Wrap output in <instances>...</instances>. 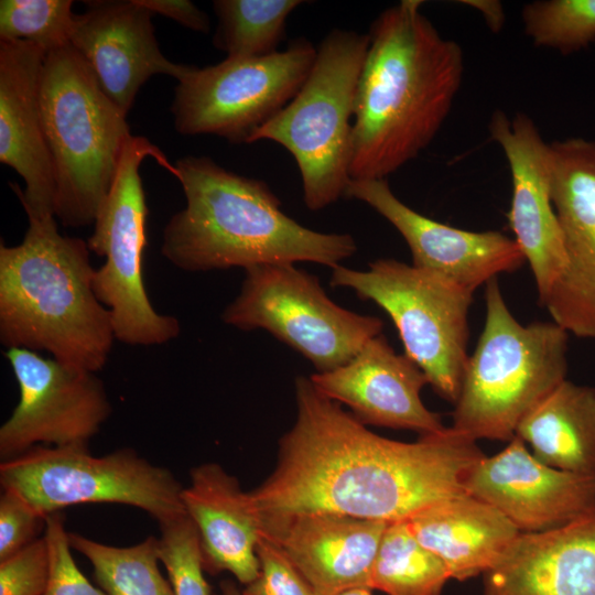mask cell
<instances>
[{
    "mask_svg": "<svg viewBox=\"0 0 595 595\" xmlns=\"http://www.w3.org/2000/svg\"><path fill=\"white\" fill-rule=\"evenodd\" d=\"M296 419L280 439L275 468L248 491L257 515L329 512L366 520H409L443 500L467 494L465 480L485 456L452 426L412 443L369 431L295 378Z\"/></svg>",
    "mask_w": 595,
    "mask_h": 595,
    "instance_id": "1",
    "label": "cell"
},
{
    "mask_svg": "<svg viewBox=\"0 0 595 595\" xmlns=\"http://www.w3.org/2000/svg\"><path fill=\"white\" fill-rule=\"evenodd\" d=\"M402 0L372 22L353 122L350 180H383L416 158L446 120L461 87V46Z\"/></svg>",
    "mask_w": 595,
    "mask_h": 595,
    "instance_id": "2",
    "label": "cell"
},
{
    "mask_svg": "<svg viewBox=\"0 0 595 595\" xmlns=\"http://www.w3.org/2000/svg\"><path fill=\"white\" fill-rule=\"evenodd\" d=\"M186 206L163 229L161 252L184 271L315 262L335 268L357 250L349 234L312 230L283 213L261 180L228 171L208 156L175 164Z\"/></svg>",
    "mask_w": 595,
    "mask_h": 595,
    "instance_id": "3",
    "label": "cell"
},
{
    "mask_svg": "<svg viewBox=\"0 0 595 595\" xmlns=\"http://www.w3.org/2000/svg\"><path fill=\"white\" fill-rule=\"evenodd\" d=\"M19 245H0V340L45 350L73 368L96 372L116 339L109 310L93 289L87 241L63 236L55 217L28 216Z\"/></svg>",
    "mask_w": 595,
    "mask_h": 595,
    "instance_id": "4",
    "label": "cell"
},
{
    "mask_svg": "<svg viewBox=\"0 0 595 595\" xmlns=\"http://www.w3.org/2000/svg\"><path fill=\"white\" fill-rule=\"evenodd\" d=\"M40 101L55 171L54 215L65 227L89 226L131 138L127 115L71 44L46 54Z\"/></svg>",
    "mask_w": 595,
    "mask_h": 595,
    "instance_id": "5",
    "label": "cell"
},
{
    "mask_svg": "<svg viewBox=\"0 0 595 595\" xmlns=\"http://www.w3.org/2000/svg\"><path fill=\"white\" fill-rule=\"evenodd\" d=\"M465 367L452 428L477 441H510L521 420L566 379L569 333L552 322L519 323L496 278Z\"/></svg>",
    "mask_w": 595,
    "mask_h": 595,
    "instance_id": "6",
    "label": "cell"
},
{
    "mask_svg": "<svg viewBox=\"0 0 595 595\" xmlns=\"http://www.w3.org/2000/svg\"><path fill=\"white\" fill-rule=\"evenodd\" d=\"M369 43V34L332 30L298 94L250 139L279 143L291 153L311 210L346 194L356 93Z\"/></svg>",
    "mask_w": 595,
    "mask_h": 595,
    "instance_id": "7",
    "label": "cell"
},
{
    "mask_svg": "<svg viewBox=\"0 0 595 595\" xmlns=\"http://www.w3.org/2000/svg\"><path fill=\"white\" fill-rule=\"evenodd\" d=\"M329 284L378 304L391 317L409 357L443 399L455 403L468 360L473 293L436 273L396 259L368 270L333 268Z\"/></svg>",
    "mask_w": 595,
    "mask_h": 595,
    "instance_id": "8",
    "label": "cell"
},
{
    "mask_svg": "<svg viewBox=\"0 0 595 595\" xmlns=\"http://www.w3.org/2000/svg\"><path fill=\"white\" fill-rule=\"evenodd\" d=\"M148 156L177 176L176 166L156 145L131 136L87 240L90 252L105 257L95 269L93 289L111 314L116 339L140 346L167 343L181 332L175 317L154 310L143 282L148 207L139 170Z\"/></svg>",
    "mask_w": 595,
    "mask_h": 595,
    "instance_id": "9",
    "label": "cell"
},
{
    "mask_svg": "<svg viewBox=\"0 0 595 595\" xmlns=\"http://www.w3.org/2000/svg\"><path fill=\"white\" fill-rule=\"evenodd\" d=\"M2 489L21 495L47 517L79 504H122L159 524L186 515L183 486L165 467L131 448L94 456L88 445H39L0 464Z\"/></svg>",
    "mask_w": 595,
    "mask_h": 595,
    "instance_id": "10",
    "label": "cell"
},
{
    "mask_svg": "<svg viewBox=\"0 0 595 595\" xmlns=\"http://www.w3.org/2000/svg\"><path fill=\"white\" fill-rule=\"evenodd\" d=\"M221 318L242 331L266 329L309 359L317 372L346 365L383 327L379 317L334 303L317 277L293 263L247 269L240 293Z\"/></svg>",
    "mask_w": 595,
    "mask_h": 595,
    "instance_id": "11",
    "label": "cell"
},
{
    "mask_svg": "<svg viewBox=\"0 0 595 595\" xmlns=\"http://www.w3.org/2000/svg\"><path fill=\"white\" fill-rule=\"evenodd\" d=\"M316 53L309 40L295 39L288 48L268 56L192 65L175 88L171 108L175 130L249 143L298 94Z\"/></svg>",
    "mask_w": 595,
    "mask_h": 595,
    "instance_id": "12",
    "label": "cell"
},
{
    "mask_svg": "<svg viewBox=\"0 0 595 595\" xmlns=\"http://www.w3.org/2000/svg\"><path fill=\"white\" fill-rule=\"evenodd\" d=\"M6 357L18 381L20 399L0 428L2 461L39 444L88 445L111 414L104 383L95 372L25 348H8Z\"/></svg>",
    "mask_w": 595,
    "mask_h": 595,
    "instance_id": "13",
    "label": "cell"
},
{
    "mask_svg": "<svg viewBox=\"0 0 595 595\" xmlns=\"http://www.w3.org/2000/svg\"><path fill=\"white\" fill-rule=\"evenodd\" d=\"M551 196L565 267L541 305L569 334L595 338V142L550 143Z\"/></svg>",
    "mask_w": 595,
    "mask_h": 595,
    "instance_id": "14",
    "label": "cell"
},
{
    "mask_svg": "<svg viewBox=\"0 0 595 595\" xmlns=\"http://www.w3.org/2000/svg\"><path fill=\"white\" fill-rule=\"evenodd\" d=\"M490 138L502 149L511 172L508 221L532 271L542 304L565 267L563 236L551 196V150L530 117L493 113Z\"/></svg>",
    "mask_w": 595,
    "mask_h": 595,
    "instance_id": "15",
    "label": "cell"
},
{
    "mask_svg": "<svg viewBox=\"0 0 595 595\" xmlns=\"http://www.w3.org/2000/svg\"><path fill=\"white\" fill-rule=\"evenodd\" d=\"M345 196L369 205L399 231L410 248L412 266L472 293L526 261L515 239L499 231L464 230L419 214L392 193L387 178L350 180Z\"/></svg>",
    "mask_w": 595,
    "mask_h": 595,
    "instance_id": "16",
    "label": "cell"
},
{
    "mask_svg": "<svg viewBox=\"0 0 595 595\" xmlns=\"http://www.w3.org/2000/svg\"><path fill=\"white\" fill-rule=\"evenodd\" d=\"M466 493L499 510L521 533L551 530L595 508V477L539 461L518 436L469 470Z\"/></svg>",
    "mask_w": 595,
    "mask_h": 595,
    "instance_id": "17",
    "label": "cell"
},
{
    "mask_svg": "<svg viewBox=\"0 0 595 595\" xmlns=\"http://www.w3.org/2000/svg\"><path fill=\"white\" fill-rule=\"evenodd\" d=\"M46 53L23 40H0V162L25 182L11 184L28 216L54 215L55 171L41 113Z\"/></svg>",
    "mask_w": 595,
    "mask_h": 595,
    "instance_id": "18",
    "label": "cell"
},
{
    "mask_svg": "<svg viewBox=\"0 0 595 595\" xmlns=\"http://www.w3.org/2000/svg\"><path fill=\"white\" fill-rule=\"evenodd\" d=\"M75 14L71 45L85 60L104 93L126 113L153 75L181 80L192 65L176 64L160 51L153 13L139 0L87 1Z\"/></svg>",
    "mask_w": 595,
    "mask_h": 595,
    "instance_id": "19",
    "label": "cell"
},
{
    "mask_svg": "<svg viewBox=\"0 0 595 595\" xmlns=\"http://www.w3.org/2000/svg\"><path fill=\"white\" fill-rule=\"evenodd\" d=\"M257 517L260 537L280 549L316 595L370 588L372 564L388 522L329 512Z\"/></svg>",
    "mask_w": 595,
    "mask_h": 595,
    "instance_id": "20",
    "label": "cell"
},
{
    "mask_svg": "<svg viewBox=\"0 0 595 595\" xmlns=\"http://www.w3.org/2000/svg\"><path fill=\"white\" fill-rule=\"evenodd\" d=\"M325 397L346 404L363 424L410 430L420 435L446 429L441 415L421 400L429 383L424 372L399 355L379 334L369 339L346 365L310 377Z\"/></svg>",
    "mask_w": 595,
    "mask_h": 595,
    "instance_id": "21",
    "label": "cell"
},
{
    "mask_svg": "<svg viewBox=\"0 0 595 595\" xmlns=\"http://www.w3.org/2000/svg\"><path fill=\"white\" fill-rule=\"evenodd\" d=\"M483 575V595H595V508L551 530L520 532Z\"/></svg>",
    "mask_w": 595,
    "mask_h": 595,
    "instance_id": "22",
    "label": "cell"
},
{
    "mask_svg": "<svg viewBox=\"0 0 595 595\" xmlns=\"http://www.w3.org/2000/svg\"><path fill=\"white\" fill-rule=\"evenodd\" d=\"M182 502L197 529L205 571L229 572L244 585L255 581L260 524L237 478L216 463L195 466Z\"/></svg>",
    "mask_w": 595,
    "mask_h": 595,
    "instance_id": "23",
    "label": "cell"
},
{
    "mask_svg": "<svg viewBox=\"0 0 595 595\" xmlns=\"http://www.w3.org/2000/svg\"><path fill=\"white\" fill-rule=\"evenodd\" d=\"M408 522L458 581L485 574L520 533L499 510L469 494L435 504Z\"/></svg>",
    "mask_w": 595,
    "mask_h": 595,
    "instance_id": "24",
    "label": "cell"
},
{
    "mask_svg": "<svg viewBox=\"0 0 595 595\" xmlns=\"http://www.w3.org/2000/svg\"><path fill=\"white\" fill-rule=\"evenodd\" d=\"M516 436L542 463L595 477V388L565 379L521 420Z\"/></svg>",
    "mask_w": 595,
    "mask_h": 595,
    "instance_id": "25",
    "label": "cell"
},
{
    "mask_svg": "<svg viewBox=\"0 0 595 595\" xmlns=\"http://www.w3.org/2000/svg\"><path fill=\"white\" fill-rule=\"evenodd\" d=\"M451 578L445 564L416 539L408 520L388 523L369 587L387 595H441Z\"/></svg>",
    "mask_w": 595,
    "mask_h": 595,
    "instance_id": "26",
    "label": "cell"
},
{
    "mask_svg": "<svg viewBox=\"0 0 595 595\" xmlns=\"http://www.w3.org/2000/svg\"><path fill=\"white\" fill-rule=\"evenodd\" d=\"M301 0H216L218 24L213 43L227 58H251L278 52L286 20Z\"/></svg>",
    "mask_w": 595,
    "mask_h": 595,
    "instance_id": "27",
    "label": "cell"
},
{
    "mask_svg": "<svg viewBox=\"0 0 595 595\" xmlns=\"http://www.w3.org/2000/svg\"><path fill=\"white\" fill-rule=\"evenodd\" d=\"M72 549L88 559L106 595H174L161 574L158 538L131 547H112L69 532Z\"/></svg>",
    "mask_w": 595,
    "mask_h": 595,
    "instance_id": "28",
    "label": "cell"
},
{
    "mask_svg": "<svg viewBox=\"0 0 595 595\" xmlns=\"http://www.w3.org/2000/svg\"><path fill=\"white\" fill-rule=\"evenodd\" d=\"M526 34L538 46L562 54L595 41V0H541L523 7Z\"/></svg>",
    "mask_w": 595,
    "mask_h": 595,
    "instance_id": "29",
    "label": "cell"
},
{
    "mask_svg": "<svg viewBox=\"0 0 595 595\" xmlns=\"http://www.w3.org/2000/svg\"><path fill=\"white\" fill-rule=\"evenodd\" d=\"M71 0H1L0 40H23L45 53L71 44L75 13Z\"/></svg>",
    "mask_w": 595,
    "mask_h": 595,
    "instance_id": "30",
    "label": "cell"
},
{
    "mask_svg": "<svg viewBox=\"0 0 595 595\" xmlns=\"http://www.w3.org/2000/svg\"><path fill=\"white\" fill-rule=\"evenodd\" d=\"M159 556L174 595H213L197 529L187 515L160 523Z\"/></svg>",
    "mask_w": 595,
    "mask_h": 595,
    "instance_id": "31",
    "label": "cell"
},
{
    "mask_svg": "<svg viewBox=\"0 0 595 595\" xmlns=\"http://www.w3.org/2000/svg\"><path fill=\"white\" fill-rule=\"evenodd\" d=\"M43 537L50 559L48 580L43 595H106L87 580L75 563L62 511L46 517Z\"/></svg>",
    "mask_w": 595,
    "mask_h": 595,
    "instance_id": "32",
    "label": "cell"
},
{
    "mask_svg": "<svg viewBox=\"0 0 595 595\" xmlns=\"http://www.w3.org/2000/svg\"><path fill=\"white\" fill-rule=\"evenodd\" d=\"M50 573L44 537L0 561V595H43Z\"/></svg>",
    "mask_w": 595,
    "mask_h": 595,
    "instance_id": "33",
    "label": "cell"
},
{
    "mask_svg": "<svg viewBox=\"0 0 595 595\" xmlns=\"http://www.w3.org/2000/svg\"><path fill=\"white\" fill-rule=\"evenodd\" d=\"M257 554L259 574L255 581L246 585L244 595H316L272 542L260 537Z\"/></svg>",
    "mask_w": 595,
    "mask_h": 595,
    "instance_id": "34",
    "label": "cell"
},
{
    "mask_svg": "<svg viewBox=\"0 0 595 595\" xmlns=\"http://www.w3.org/2000/svg\"><path fill=\"white\" fill-rule=\"evenodd\" d=\"M45 519L21 495L3 489L0 497V561L36 540L39 532L45 529Z\"/></svg>",
    "mask_w": 595,
    "mask_h": 595,
    "instance_id": "35",
    "label": "cell"
},
{
    "mask_svg": "<svg viewBox=\"0 0 595 595\" xmlns=\"http://www.w3.org/2000/svg\"><path fill=\"white\" fill-rule=\"evenodd\" d=\"M153 14L170 18L196 32L207 33L210 29L208 15L187 0H139Z\"/></svg>",
    "mask_w": 595,
    "mask_h": 595,
    "instance_id": "36",
    "label": "cell"
},
{
    "mask_svg": "<svg viewBox=\"0 0 595 595\" xmlns=\"http://www.w3.org/2000/svg\"><path fill=\"white\" fill-rule=\"evenodd\" d=\"M466 6L477 9L484 17L485 22L494 32H498L505 22V13L499 1L467 0Z\"/></svg>",
    "mask_w": 595,
    "mask_h": 595,
    "instance_id": "37",
    "label": "cell"
},
{
    "mask_svg": "<svg viewBox=\"0 0 595 595\" xmlns=\"http://www.w3.org/2000/svg\"><path fill=\"white\" fill-rule=\"evenodd\" d=\"M218 595H244L237 585L229 580L223 581L220 583V592Z\"/></svg>",
    "mask_w": 595,
    "mask_h": 595,
    "instance_id": "38",
    "label": "cell"
},
{
    "mask_svg": "<svg viewBox=\"0 0 595 595\" xmlns=\"http://www.w3.org/2000/svg\"><path fill=\"white\" fill-rule=\"evenodd\" d=\"M372 589L366 587L353 588L345 591L338 595H372Z\"/></svg>",
    "mask_w": 595,
    "mask_h": 595,
    "instance_id": "39",
    "label": "cell"
}]
</instances>
